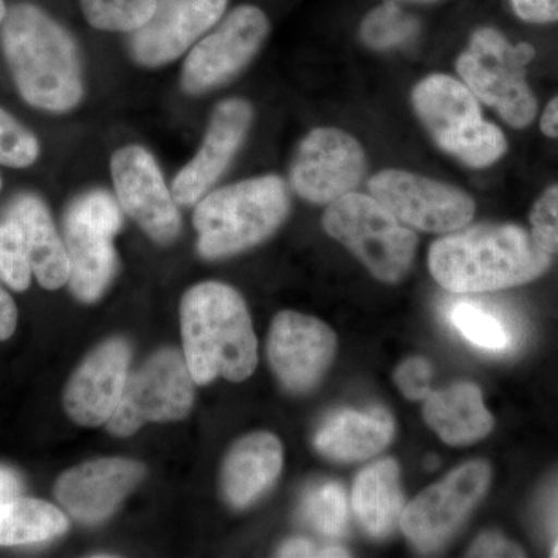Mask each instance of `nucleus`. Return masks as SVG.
Returning a JSON list of instances; mask_svg holds the SVG:
<instances>
[{"label": "nucleus", "mask_w": 558, "mask_h": 558, "mask_svg": "<svg viewBox=\"0 0 558 558\" xmlns=\"http://www.w3.org/2000/svg\"><path fill=\"white\" fill-rule=\"evenodd\" d=\"M279 557H318V549L304 538L290 539L281 549Z\"/></svg>", "instance_id": "38"}, {"label": "nucleus", "mask_w": 558, "mask_h": 558, "mask_svg": "<svg viewBox=\"0 0 558 558\" xmlns=\"http://www.w3.org/2000/svg\"><path fill=\"white\" fill-rule=\"evenodd\" d=\"M418 32V22L398 3L384 0L371 10L360 25V38L371 49L387 50L410 43Z\"/></svg>", "instance_id": "27"}, {"label": "nucleus", "mask_w": 558, "mask_h": 558, "mask_svg": "<svg viewBox=\"0 0 558 558\" xmlns=\"http://www.w3.org/2000/svg\"><path fill=\"white\" fill-rule=\"evenodd\" d=\"M411 100L439 148L462 163L484 168L506 153L505 134L483 120L478 98L462 81L429 75L414 87Z\"/></svg>", "instance_id": "5"}, {"label": "nucleus", "mask_w": 558, "mask_h": 558, "mask_svg": "<svg viewBox=\"0 0 558 558\" xmlns=\"http://www.w3.org/2000/svg\"><path fill=\"white\" fill-rule=\"evenodd\" d=\"M432 365L422 357L405 360L396 369L395 381L402 395L411 400L427 399L432 389Z\"/></svg>", "instance_id": "33"}, {"label": "nucleus", "mask_w": 558, "mask_h": 558, "mask_svg": "<svg viewBox=\"0 0 558 558\" xmlns=\"http://www.w3.org/2000/svg\"><path fill=\"white\" fill-rule=\"evenodd\" d=\"M323 226L380 281L398 282L409 274L417 236L373 196L352 191L332 202Z\"/></svg>", "instance_id": "6"}, {"label": "nucleus", "mask_w": 558, "mask_h": 558, "mask_svg": "<svg viewBox=\"0 0 558 558\" xmlns=\"http://www.w3.org/2000/svg\"><path fill=\"white\" fill-rule=\"evenodd\" d=\"M387 2L398 3V5H405V3H433L438 0H387Z\"/></svg>", "instance_id": "42"}, {"label": "nucleus", "mask_w": 558, "mask_h": 558, "mask_svg": "<svg viewBox=\"0 0 558 558\" xmlns=\"http://www.w3.org/2000/svg\"><path fill=\"white\" fill-rule=\"evenodd\" d=\"M512 7L521 20L532 24L558 21V0H512Z\"/></svg>", "instance_id": "34"}, {"label": "nucleus", "mask_w": 558, "mask_h": 558, "mask_svg": "<svg viewBox=\"0 0 558 558\" xmlns=\"http://www.w3.org/2000/svg\"><path fill=\"white\" fill-rule=\"evenodd\" d=\"M157 0H81L92 27L102 32L132 33L153 16Z\"/></svg>", "instance_id": "28"}, {"label": "nucleus", "mask_w": 558, "mask_h": 558, "mask_svg": "<svg viewBox=\"0 0 558 558\" xmlns=\"http://www.w3.org/2000/svg\"><path fill=\"white\" fill-rule=\"evenodd\" d=\"M145 475V465L131 459H95L62 473L54 497L73 520L92 526L109 519Z\"/></svg>", "instance_id": "17"}, {"label": "nucleus", "mask_w": 558, "mask_h": 558, "mask_svg": "<svg viewBox=\"0 0 558 558\" xmlns=\"http://www.w3.org/2000/svg\"><path fill=\"white\" fill-rule=\"evenodd\" d=\"M336 349V333L322 319L286 311L271 323L267 355L271 369L289 391H311L325 376Z\"/></svg>", "instance_id": "15"}, {"label": "nucleus", "mask_w": 558, "mask_h": 558, "mask_svg": "<svg viewBox=\"0 0 558 558\" xmlns=\"http://www.w3.org/2000/svg\"><path fill=\"white\" fill-rule=\"evenodd\" d=\"M282 469V446L277 436L258 432L238 440L222 468V492L233 508L244 509L263 497Z\"/></svg>", "instance_id": "20"}, {"label": "nucleus", "mask_w": 558, "mask_h": 558, "mask_svg": "<svg viewBox=\"0 0 558 558\" xmlns=\"http://www.w3.org/2000/svg\"><path fill=\"white\" fill-rule=\"evenodd\" d=\"M532 238L548 253H558V186L539 197L531 215Z\"/></svg>", "instance_id": "32"}, {"label": "nucleus", "mask_w": 558, "mask_h": 558, "mask_svg": "<svg viewBox=\"0 0 558 558\" xmlns=\"http://www.w3.org/2000/svg\"><path fill=\"white\" fill-rule=\"evenodd\" d=\"M7 5H5V2H3V0H0V27H2V22L3 20H5V16H7Z\"/></svg>", "instance_id": "43"}, {"label": "nucleus", "mask_w": 558, "mask_h": 558, "mask_svg": "<svg viewBox=\"0 0 558 558\" xmlns=\"http://www.w3.org/2000/svg\"><path fill=\"white\" fill-rule=\"evenodd\" d=\"M542 131L549 137L558 138V97L549 102L543 113Z\"/></svg>", "instance_id": "39"}, {"label": "nucleus", "mask_w": 558, "mask_h": 558, "mask_svg": "<svg viewBox=\"0 0 558 558\" xmlns=\"http://www.w3.org/2000/svg\"><path fill=\"white\" fill-rule=\"evenodd\" d=\"M368 190L400 222L427 233L461 230L475 213V202L464 191L409 171L377 172Z\"/></svg>", "instance_id": "10"}, {"label": "nucleus", "mask_w": 558, "mask_h": 558, "mask_svg": "<svg viewBox=\"0 0 558 558\" xmlns=\"http://www.w3.org/2000/svg\"><path fill=\"white\" fill-rule=\"evenodd\" d=\"M352 508L365 531L381 538L400 523L405 501L395 459H381L359 473L352 488Z\"/></svg>", "instance_id": "24"}, {"label": "nucleus", "mask_w": 558, "mask_h": 558, "mask_svg": "<svg viewBox=\"0 0 558 558\" xmlns=\"http://www.w3.org/2000/svg\"><path fill=\"white\" fill-rule=\"evenodd\" d=\"M451 325L458 332L481 349L506 352L512 348L513 336L505 318L476 301L461 300L449 310Z\"/></svg>", "instance_id": "26"}, {"label": "nucleus", "mask_w": 558, "mask_h": 558, "mask_svg": "<svg viewBox=\"0 0 558 558\" xmlns=\"http://www.w3.org/2000/svg\"><path fill=\"white\" fill-rule=\"evenodd\" d=\"M17 326V307L10 293L0 286V341L9 340Z\"/></svg>", "instance_id": "36"}, {"label": "nucleus", "mask_w": 558, "mask_h": 558, "mask_svg": "<svg viewBox=\"0 0 558 558\" xmlns=\"http://www.w3.org/2000/svg\"><path fill=\"white\" fill-rule=\"evenodd\" d=\"M469 556L472 557H523V550L510 543L501 535L484 534L476 539L475 545L470 548Z\"/></svg>", "instance_id": "35"}, {"label": "nucleus", "mask_w": 558, "mask_h": 558, "mask_svg": "<svg viewBox=\"0 0 558 558\" xmlns=\"http://www.w3.org/2000/svg\"><path fill=\"white\" fill-rule=\"evenodd\" d=\"M229 0H157L153 16L131 33L132 58L146 68L178 60L215 27Z\"/></svg>", "instance_id": "16"}, {"label": "nucleus", "mask_w": 558, "mask_h": 558, "mask_svg": "<svg viewBox=\"0 0 558 558\" xmlns=\"http://www.w3.org/2000/svg\"><path fill=\"white\" fill-rule=\"evenodd\" d=\"M532 58L534 49L527 44L513 47L494 28H480L459 57L458 73L475 97L497 109L506 123L524 128L537 113V101L524 80V65Z\"/></svg>", "instance_id": "7"}, {"label": "nucleus", "mask_w": 558, "mask_h": 558, "mask_svg": "<svg viewBox=\"0 0 558 558\" xmlns=\"http://www.w3.org/2000/svg\"><path fill=\"white\" fill-rule=\"evenodd\" d=\"M68 529V517L50 502L17 497L0 505V546L50 542Z\"/></svg>", "instance_id": "25"}, {"label": "nucleus", "mask_w": 558, "mask_h": 558, "mask_svg": "<svg viewBox=\"0 0 558 558\" xmlns=\"http://www.w3.org/2000/svg\"><path fill=\"white\" fill-rule=\"evenodd\" d=\"M290 199L278 175L242 180L202 197L194 211L204 258L236 255L266 241L288 218Z\"/></svg>", "instance_id": "4"}, {"label": "nucleus", "mask_w": 558, "mask_h": 558, "mask_svg": "<svg viewBox=\"0 0 558 558\" xmlns=\"http://www.w3.org/2000/svg\"><path fill=\"white\" fill-rule=\"evenodd\" d=\"M303 517L319 534L341 537L349 521L347 492L339 483L312 488L303 501Z\"/></svg>", "instance_id": "29"}, {"label": "nucleus", "mask_w": 558, "mask_h": 558, "mask_svg": "<svg viewBox=\"0 0 558 558\" xmlns=\"http://www.w3.org/2000/svg\"><path fill=\"white\" fill-rule=\"evenodd\" d=\"M428 266L450 292H492L539 277L548 269L549 253L520 227L476 226L436 241Z\"/></svg>", "instance_id": "3"}, {"label": "nucleus", "mask_w": 558, "mask_h": 558, "mask_svg": "<svg viewBox=\"0 0 558 558\" xmlns=\"http://www.w3.org/2000/svg\"><path fill=\"white\" fill-rule=\"evenodd\" d=\"M2 49L14 84L33 108L68 112L84 94L75 39L46 11L16 3L2 22Z\"/></svg>", "instance_id": "1"}, {"label": "nucleus", "mask_w": 558, "mask_h": 558, "mask_svg": "<svg viewBox=\"0 0 558 558\" xmlns=\"http://www.w3.org/2000/svg\"><path fill=\"white\" fill-rule=\"evenodd\" d=\"M5 218L14 220L24 233L33 275L44 289L57 290L68 284V248L61 241L47 205L35 194H21L11 202Z\"/></svg>", "instance_id": "21"}, {"label": "nucleus", "mask_w": 558, "mask_h": 558, "mask_svg": "<svg viewBox=\"0 0 558 558\" xmlns=\"http://www.w3.org/2000/svg\"><path fill=\"white\" fill-rule=\"evenodd\" d=\"M121 223L120 202L102 190L81 194L65 213L69 286L83 303L100 299L116 277L119 259L112 240Z\"/></svg>", "instance_id": "8"}, {"label": "nucleus", "mask_w": 558, "mask_h": 558, "mask_svg": "<svg viewBox=\"0 0 558 558\" xmlns=\"http://www.w3.org/2000/svg\"><path fill=\"white\" fill-rule=\"evenodd\" d=\"M0 190H2V178H0Z\"/></svg>", "instance_id": "45"}, {"label": "nucleus", "mask_w": 558, "mask_h": 558, "mask_svg": "<svg viewBox=\"0 0 558 558\" xmlns=\"http://www.w3.org/2000/svg\"><path fill=\"white\" fill-rule=\"evenodd\" d=\"M424 417L433 432L450 446L478 442L494 428V417L484 405L480 388L469 381L429 392Z\"/></svg>", "instance_id": "23"}, {"label": "nucleus", "mask_w": 558, "mask_h": 558, "mask_svg": "<svg viewBox=\"0 0 558 558\" xmlns=\"http://www.w3.org/2000/svg\"><path fill=\"white\" fill-rule=\"evenodd\" d=\"M252 120L253 109L248 101L230 98L219 102L199 153L175 175L171 191L175 204L191 207L207 196L236 156Z\"/></svg>", "instance_id": "19"}, {"label": "nucleus", "mask_w": 558, "mask_h": 558, "mask_svg": "<svg viewBox=\"0 0 558 558\" xmlns=\"http://www.w3.org/2000/svg\"><path fill=\"white\" fill-rule=\"evenodd\" d=\"M22 490L21 476L13 469L0 465V505L17 498Z\"/></svg>", "instance_id": "37"}, {"label": "nucleus", "mask_w": 558, "mask_h": 558, "mask_svg": "<svg viewBox=\"0 0 558 558\" xmlns=\"http://www.w3.org/2000/svg\"><path fill=\"white\" fill-rule=\"evenodd\" d=\"M490 468L473 461L454 469L449 476L418 494L403 509L400 527L421 549L446 542L486 494Z\"/></svg>", "instance_id": "13"}, {"label": "nucleus", "mask_w": 558, "mask_h": 558, "mask_svg": "<svg viewBox=\"0 0 558 558\" xmlns=\"http://www.w3.org/2000/svg\"><path fill=\"white\" fill-rule=\"evenodd\" d=\"M269 28V20L258 7L241 5L230 11L191 50L180 76L182 89L201 95L236 76L263 46Z\"/></svg>", "instance_id": "11"}, {"label": "nucleus", "mask_w": 558, "mask_h": 558, "mask_svg": "<svg viewBox=\"0 0 558 558\" xmlns=\"http://www.w3.org/2000/svg\"><path fill=\"white\" fill-rule=\"evenodd\" d=\"M194 384L185 355L175 349H161L128 376L119 407L106 428L117 438H128L148 422L185 418L193 409Z\"/></svg>", "instance_id": "9"}, {"label": "nucleus", "mask_w": 558, "mask_h": 558, "mask_svg": "<svg viewBox=\"0 0 558 558\" xmlns=\"http://www.w3.org/2000/svg\"><path fill=\"white\" fill-rule=\"evenodd\" d=\"M183 355L193 380L248 379L258 365V341L240 293L222 282L194 286L180 304Z\"/></svg>", "instance_id": "2"}, {"label": "nucleus", "mask_w": 558, "mask_h": 558, "mask_svg": "<svg viewBox=\"0 0 558 558\" xmlns=\"http://www.w3.org/2000/svg\"><path fill=\"white\" fill-rule=\"evenodd\" d=\"M395 436V422L387 411L343 410L326 418L315 435V447L333 461H363L380 453Z\"/></svg>", "instance_id": "22"}, {"label": "nucleus", "mask_w": 558, "mask_h": 558, "mask_svg": "<svg viewBox=\"0 0 558 558\" xmlns=\"http://www.w3.org/2000/svg\"><path fill=\"white\" fill-rule=\"evenodd\" d=\"M117 199L142 230L167 245L178 240L180 215L153 154L142 146H124L110 161Z\"/></svg>", "instance_id": "14"}, {"label": "nucleus", "mask_w": 558, "mask_h": 558, "mask_svg": "<svg viewBox=\"0 0 558 558\" xmlns=\"http://www.w3.org/2000/svg\"><path fill=\"white\" fill-rule=\"evenodd\" d=\"M554 557H558V543H557L556 548H554Z\"/></svg>", "instance_id": "44"}, {"label": "nucleus", "mask_w": 558, "mask_h": 558, "mask_svg": "<svg viewBox=\"0 0 558 558\" xmlns=\"http://www.w3.org/2000/svg\"><path fill=\"white\" fill-rule=\"evenodd\" d=\"M39 142L33 132L0 108V165L28 168L38 160Z\"/></svg>", "instance_id": "31"}, {"label": "nucleus", "mask_w": 558, "mask_h": 558, "mask_svg": "<svg viewBox=\"0 0 558 558\" xmlns=\"http://www.w3.org/2000/svg\"><path fill=\"white\" fill-rule=\"evenodd\" d=\"M546 509H548V520L550 527L558 532V484L553 488V492H550Z\"/></svg>", "instance_id": "40"}, {"label": "nucleus", "mask_w": 558, "mask_h": 558, "mask_svg": "<svg viewBox=\"0 0 558 558\" xmlns=\"http://www.w3.org/2000/svg\"><path fill=\"white\" fill-rule=\"evenodd\" d=\"M365 172V150L357 138L337 128H318L300 143L290 182L303 199L329 205L357 189Z\"/></svg>", "instance_id": "12"}, {"label": "nucleus", "mask_w": 558, "mask_h": 558, "mask_svg": "<svg viewBox=\"0 0 558 558\" xmlns=\"http://www.w3.org/2000/svg\"><path fill=\"white\" fill-rule=\"evenodd\" d=\"M318 557H349L347 549L329 546V548L318 549Z\"/></svg>", "instance_id": "41"}, {"label": "nucleus", "mask_w": 558, "mask_h": 558, "mask_svg": "<svg viewBox=\"0 0 558 558\" xmlns=\"http://www.w3.org/2000/svg\"><path fill=\"white\" fill-rule=\"evenodd\" d=\"M33 269L24 233L14 220L0 222V279L16 292L31 288Z\"/></svg>", "instance_id": "30"}, {"label": "nucleus", "mask_w": 558, "mask_h": 558, "mask_svg": "<svg viewBox=\"0 0 558 558\" xmlns=\"http://www.w3.org/2000/svg\"><path fill=\"white\" fill-rule=\"evenodd\" d=\"M130 363L126 340H108L94 349L65 387L62 403L69 417L83 427L106 424L119 407Z\"/></svg>", "instance_id": "18"}]
</instances>
